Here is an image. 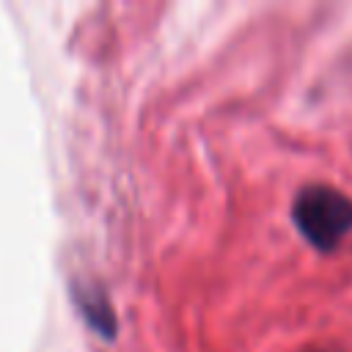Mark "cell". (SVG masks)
I'll return each instance as SVG.
<instances>
[{
	"instance_id": "obj_1",
	"label": "cell",
	"mask_w": 352,
	"mask_h": 352,
	"mask_svg": "<svg viewBox=\"0 0 352 352\" xmlns=\"http://www.w3.org/2000/svg\"><path fill=\"white\" fill-rule=\"evenodd\" d=\"M292 223L311 248L330 253L352 231V198L322 182L305 184L292 201Z\"/></svg>"
}]
</instances>
